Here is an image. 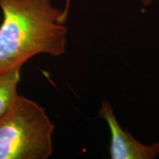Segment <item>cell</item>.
<instances>
[{
  "instance_id": "obj_5",
  "label": "cell",
  "mask_w": 159,
  "mask_h": 159,
  "mask_svg": "<svg viewBox=\"0 0 159 159\" xmlns=\"http://www.w3.org/2000/svg\"><path fill=\"white\" fill-rule=\"evenodd\" d=\"M154 1H155V0H142V4L144 5H145V6L150 5V4L152 3V2H154Z\"/></svg>"
},
{
  "instance_id": "obj_4",
  "label": "cell",
  "mask_w": 159,
  "mask_h": 159,
  "mask_svg": "<svg viewBox=\"0 0 159 159\" xmlns=\"http://www.w3.org/2000/svg\"><path fill=\"white\" fill-rule=\"evenodd\" d=\"M20 70L18 67L0 75V121L13 108L20 96L18 93Z\"/></svg>"
},
{
  "instance_id": "obj_1",
  "label": "cell",
  "mask_w": 159,
  "mask_h": 159,
  "mask_svg": "<svg viewBox=\"0 0 159 159\" xmlns=\"http://www.w3.org/2000/svg\"><path fill=\"white\" fill-rule=\"evenodd\" d=\"M0 75L38 55L65 54L67 16L51 0H0Z\"/></svg>"
},
{
  "instance_id": "obj_2",
  "label": "cell",
  "mask_w": 159,
  "mask_h": 159,
  "mask_svg": "<svg viewBox=\"0 0 159 159\" xmlns=\"http://www.w3.org/2000/svg\"><path fill=\"white\" fill-rule=\"evenodd\" d=\"M54 130L45 109L20 95L0 121V159H47L53 153Z\"/></svg>"
},
{
  "instance_id": "obj_3",
  "label": "cell",
  "mask_w": 159,
  "mask_h": 159,
  "mask_svg": "<svg viewBox=\"0 0 159 159\" xmlns=\"http://www.w3.org/2000/svg\"><path fill=\"white\" fill-rule=\"evenodd\" d=\"M99 116L107 122L110 130V155L112 159H153L159 155V143L142 144L120 126L106 99L103 100Z\"/></svg>"
}]
</instances>
